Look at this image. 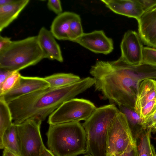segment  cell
<instances>
[{
	"label": "cell",
	"instance_id": "21",
	"mask_svg": "<svg viewBox=\"0 0 156 156\" xmlns=\"http://www.w3.org/2000/svg\"><path fill=\"white\" fill-rule=\"evenodd\" d=\"M151 128L144 130L140 134V142L137 146L138 156H156V152L151 140Z\"/></svg>",
	"mask_w": 156,
	"mask_h": 156
},
{
	"label": "cell",
	"instance_id": "7",
	"mask_svg": "<svg viewBox=\"0 0 156 156\" xmlns=\"http://www.w3.org/2000/svg\"><path fill=\"white\" fill-rule=\"evenodd\" d=\"M137 145L126 115L119 111L108 131L107 156L122 153L131 146Z\"/></svg>",
	"mask_w": 156,
	"mask_h": 156
},
{
	"label": "cell",
	"instance_id": "6",
	"mask_svg": "<svg viewBox=\"0 0 156 156\" xmlns=\"http://www.w3.org/2000/svg\"><path fill=\"white\" fill-rule=\"evenodd\" d=\"M97 108L87 99L73 98L64 102L49 116V125L86 121Z\"/></svg>",
	"mask_w": 156,
	"mask_h": 156
},
{
	"label": "cell",
	"instance_id": "24",
	"mask_svg": "<svg viewBox=\"0 0 156 156\" xmlns=\"http://www.w3.org/2000/svg\"><path fill=\"white\" fill-rule=\"evenodd\" d=\"M84 33L79 15L76 14L70 25V41L73 42Z\"/></svg>",
	"mask_w": 156,
	"mask_h": 156
},
{
	"label": "cell",
	"instance_id": "14",
	"mask_svg": "<svg viewBox=\"0 0 156 156\" xmlns=\"http://www.w3.org/2000/svg\"><path fill=\"white\" fill-rule=\"evenodd\" d=\"M37 36L45 58L62 62L63 58L60 47L50 31L43 27L40 29Z\"/></svg>",
	"mask_w": 156,
	"mask_h": 156
},
{
	"label": "cell",
	"instance_id": "32",
	"mask_svg": "<svg viewBox=\"0 0 156 156\" xmlns=\"http://www.w3.org/2000/svg\"><path fill=\"white\" fill-rule=\"evenodd\" d=\"M14 71L0 69V86Z\"/></svg>",
	"mask_w": 156,
	"mask_h": 156
},
{
	"label": "cell",
	"instance_id": "35",
	"mask_svg": "<svg viewBox=\"0 0 156 156\" xmlns=\"http://www.w3.org/2000/svg\"><path fill=\"white\" fill-rule=\"evenodd\" d=\"M15 0H0V6L6 5L13 2Z\"/></svg>",
	"mask_w": 156,
	"mask_h": 156
},
{
	"label": "cell",
	"instance_id": "15",
	"mask_svg": "<svg viewBox=\"0 0 156 156\" xmlns=\"http://www.w3.org/2000/svg\"><path fill=\"white\" fill-rule=\"evenodd\" d=\"M76 13L65 12L54 19L50 31L55 38L59 40L70 41V25Z\"/></svg>",
	"mask_w": 156,
	"mask_h": 156
},
{
	"label": "cell",
	"instance_id": "2",
	"mask_svg": "<svg viewBox=\"0 0 156 156\" xmlns=\"http://www.w3.org/2000/svg\"><path fill=\"white\" fill-rule=\"evenodd\" d=\"M90 73L95 80V90L101 92L104 99L134 110L136 79L121 57L113 61H97Z\"/></svg>",
	"mask_w": 156,
	"mask_h": 156
},
{
	"label": "cell",
	"instance_id": "39",
	"mask_svg": "<svg viewBox=\"0 0 156 156\" xmlns=\"http://www.w3.org/2000/svg\"><path fill=\"white\" fill-rule=\"evenodd\" d=\"M156 127V124L154 126L153 128H154V127Z\"/></svg>",
	"mask_w": 156,
	"mask_h": 156
},
{
	"label": "cell",
	"instance_id": "28",
	"mask_svg": "<svg viewBox=\"0 0 156 156\" xmlns=\"http://www.w3.org/2000/svg\"><path fill=\"white\" fill-rule=\"evenodd\" d=\"M110 156H138L137 145L131 146L122 153L112 154Z\"/></svg>",
	"mask_w": 156,
	"mask_h": 156
},
{
	"label": "cell",
	"instance_id": "4",
	"mask_svg": "<svg viewBox=\"0 0 156 156\" xmlns=\"http://www.w3.org/2000/svg\"><path fill=\"white\" fill-rule=\"evenodd\" d=\"M119 111L114 104L97 108L82 124L86 136L87 154L107 156L108 131Z\"/></svg>",
	"mask_w": 156,
	"mask_h": 156
},
{
	"label": "cell",
	"instance_id": "8",
	"mask_svg": "<svg viewBox=\"0 0 156 156\" xmlns=\"http://www.w3.org/2000/svg\"><path fill=\"white\" fill-rule=\"evenodd\" d=\"M42 122L37 118H34L16 124L22 156H40L44 145L40 132Z\"/></svg>",
	"mask_w": 156,
	"mask_h": 156
},
{
	"label": "cell",
	"instance_id": "1",
	"mask_svg": "<svg viewBox=\"0 0 156 156\" xmlns=\"http://www.w3.org/2000/svg\"><path fill=\"white\" fill-rule=\"evenodd\" d=\"M95 83L93 78L87 77L67 86L49 87L18 98L8 103L13 123L19 124L34 118L44 121L64 102L74 98Z\"/></svg>",
	"mask_w": 156,
	"mask_h": 156
},
{
	"label": "cell",
	"instance_id": "9",
	"mask_svg": "<svg viewBox=\"0 0 156 156\" xmlns=\"http://www.w3.org/2000/svg\"><path fill=\"white\" fill-rule=\"evenodd\" d=\"M135 31L129 30L124 34L120 44L121 57L126 62L133 65L141 63L144 47Z\"/></svg>",
	"mask_w": 156,
	"mask_h": 156
},
{
	"label": "cell",
	"instance_id": "17",
	"mask_svg": "<svg viewBox=\"0 0 156 156\" xmlns=\"http://www.w3.org/2000/svg\"><path fill=\"white\" fill-rule=\"evenodd\" d=\"M155 99L156 80L153 79L143 80L140 85L135 101L134 111L138 114L140 109L147 103Z\"/></svg>",
	"mask_w": 156,
	"mask_h": 156
},
{
	"label": "cell",
	"instance_id": "16",
	"mask_svg": "<svg viewBox=\"0 0 156 156\" xmlns=\"http://www.w3.org/2000/svg\"><path fill=\"white\" fill-rule=\"evenodd\" d=\"M29 2V0H15L10 4L0 6V32L18 17Z\"/></svg>",
	"mask_w": 156,
	"mask_h": 156
},
{
	"label": "cell",
	"instance_id": "27",
	"mask_svg": "<svg viewBox=\"0 0 156 156\" xmlns=\"http://www.w3.org/2000/svg\"><path fill=\"white\" fill-rule=\"evenodd\" d=\"M47 5L48 8L57 15L62 12L61 3L59 0H49Z\"/></svg>",
	"mask_w": 156,
	"mask_h": 156
},
{
	"label": "cell",
	"instance_id": "23",
	"mask_svg": "<svg viewBox=\"0 0 156 156\" xmlns=\"http://www.w3.org/2000/svg\"><path fill=\"white\" fill-rule=\"evenodd\" d=\"M19 71H14L0 86V96L14 89L18 84L21 76Z\"/></svg>",
	"mask_w": 156,
	"mask_h": 156
},
{
	"label": "cell",
	"instance_id": "37",
	"mask_svg": "<svg viewBox=\"0 0 156 156\" xmlns=\"http://www.w3.org/2000/svg\"><path fill=\"white\" fill-rule=\"evenodd\" d=\"M90 156V155H88V154H87L85 155H84V156Z\"/></svg>",
	"mask_w": 156,
	"mask_h": 156
},
{
	"label": "cell",
	"instance_id": "18",
	"mask_svg": "<svg viewBox=\"0 0 156 156\" xmlns=\"http://www.w3.org/2000/svg\"><path fill=\"white\" fill-rule=\"evenodd\" d=\"M0 148L8 150L21 155L20 142L16 124L13 123L5 131L0 143Z\"/></svg>",
	"mask_w": 156,
	"mask_h": 156
},
{
	"label": "cell",
	"instance_id": "20",
	"mask_svg": "<svg viewBox=\"0 0 156 156\" xmlns=\"http://www.w3.org/2000/svg\"><path fill=\"white\" fill-rule=\"evenodd\" d=\"M44 79L52 88L63 87L79 81L80 77L72 73H60L45 77Z\"/></svg>",
	"mask_w": 156,
	"mask_h": 156
},
{
	"label": "cell",
	"instance_id": "5",
	"mask_svg": "<svg viewBox=\"0 0 156 156\" xmlns=\"http://www.w3.org/2000/svg\"><path fill=\"white\" fill-rule=\"evenodd\" d=\"M45 58L37 36L12 41L0 51V69L19 71Z\"/></svg>",
	"mask_w": 156,
	"mask_h": 156
},
{
	"label": "cell",
	"instance_id": "31",
	"mask_svg": "<svg viewBox=\"0 0 156 156\" xmlns=\"http://www.w3.org/2000/svg\"><path fill=\"white\" fill-rule=\"evenodd\" d=\"M11 38L0 36V51L8 46L12 43Z\"/></svg>",
	"mask_w": 156,
	"mask_h": 156
},
{
	"label": "cell",
	"instance_id": "26",
	"mask_svg": "<svg viewBox=\"0 0 156 156\" xmlns=\"http://www.w3.org/2000/svg\"><path fill=\"white\" fill-rule=\"evenodd\" d=\"M156 111V99L147 103L140 109L139 115L143 119L148 118Z\"/></svg>",
	"mask_w": 156,
	"mask_h": 156
},
{
	"label": "cell",
	"instance_id": "36",
	"mask_svg": "<svg viewBox=\"0 0 156 156\" xmlns=\"http://www.w3.org/2000/svg\"><path fill=\"white\" fill-rule=\"evenodd\" d=\"M151 132L153 133H156V127L152 128Z\"/></svg>",
	"mask_w": 156,
	"mask_h": 156
},
{
	"label": "cell",
	"instance_id": "11",
	"mask_svg": "<svg viewBox=\"0 0 156 156\" xmlns=\"http://www.w3.org/2000/svg\"><path fill=\"white\" fill-rule=\"evenodd\" d=\"M50 87L44 78L21 76L17 85L2 95L8 103L22 96Z\"/></svg>",
	"mask_w": 156,
	"mask_h": 156
},
{
	"label": "cell",
	"instance_id": "19",
	"mask_svg": "<svg viewBox=\"0 0 156 156\" xmlns=\"http://www.w3.org/2000/svg\"><path fill=\"white\" fill-rule=\"evenodd\" d=\"M119 107V111L126 115L134 137L135 135L136 137L139 136L140 133L146 129L144 126V120L134 110L122 105Z\"/></svg>",
	"mask_w": 156,
	"mask_h": 156
},
{
	"label": "cell",
	"instance_id": "3",
	"mask_svg": "<svg viewBox=\"0 0 156 156\" xmlns=\"http://www.w3.org/2000/svg\"><path fill=\"white\" fill-rule=\"evenodd\" d=\"M46 135L48 147L55 156H77L87 153L86 134L79 122L49 125Z\"/></svg>",
	"mask_w": 156,
	"mask_h": 156
},
{
	"label": "cell",
	"instance_id": "38",
	"mask_svg": "<svg viewBox=\"0 0 156 156\" xmlns=\"http://www.w3.org/2000/svg\"><path fill=\"white\" fill-rule=\"evenodd\" d=\"M154 140H155V141H156V137H155L154 138Z\"/></svg>",
	"mask_w": 156,
	"mask_h": 156
},
{
	"label": "cell",
	"instance_id": "12",
	"mask_svg": "<svg viewBox=\"0 0 156 156\" xmlns=\"http://www.w3.org/2000/svg\"><path fill=\"white\" fill-rule=\"evenodd\" d=\"M137 20L141 41L145 45L156 48V6L144 12Z\"/></svg>",
	"mask_w": 156,
	"mask_h": 156
},
{
	"label": "cell",
	"instance_id": "30",
	"mask_svg": "<svg viewBox=\"0 0 156 156\" xmlns=\"http://www.w3.org/2000/svg\"><path fill=\"white\" fill-rule=\"evenodd\" d=\"M141 5L144 12L156 6V0H137Z\"/></svg>",
	"mask_w": 156,
	"mask_h": 156
},
{
	"label": "cell",
	"instance_id": "25",
	"mask_svg": "<svg viewBox=\"0 0 156 156\" xmlns=\"http://www.w3.org/2000/svg\"><path fill=\"white\" fill-rule=\"evenodd\" d=\"M141 63L156 67V48L144 47Z\"/></svg>",
	"mask_w": 156,
	"mask_h": 156
},
{
	"label": "cell",
	"instance_id": "22",
	"mask_svg": "<svg viewBox=\"0 0 156 156\" xmlns=\"http://www.w3.org/2000/svg\"><path fill=\"white\" fill-rule=\"evenodd\" d=\"M13 123L11 110L3 96H0V143L6 130Z\"/></svg>",
	"mask_w": 156,
	"mask_h": 156
},
{
	"label": "cell",
	"instance_id": "10",
	"mask_svg": "<svg viewBox=\"0 0 156 156\" xmlns=\"http://www.w3.org/2000/svg\"><path fill=\"white\" fill-rule=\"evenodd\" d=\"M73 42L96 53L107 55L114 49L112 40L107 37L102 30L83 33Z\"/></svg>",
	"mask_w": 156,
	"mask_h": 156
},
{
	"label": "cell",
	"instance_id": "34",
	"mask_svg": "<svg viewBox=\"0 0 156 156\" xmlns=\"http://www.w3.org/2000/svg\"><path fill=\"white\" fill-rule=\"evenodd\" d=\"M2 156H22L16 154L10 150L6 149H4Z\"/></svg>",
	"mask_w": 156,
	"mask_h": 156
},
{
	"label": "cell",
	"instance_id": "29",
	"mask_svg": "<svg viewBox=\"0 0 156 156\" xmlns=\"http://www.w3.org/2000/svg\"><path fill=\"white\" fill-rule=\"evenodd\" d=\"M156 124V111L144 120V126L146 128H153Z\"/></svg>",
	"mask_w": 156,
	"mask_h": 156
},
{
	"label": "cell",
	"instance_id": "13",
	"mask_svg": "<svg viewBox=\"0 0 156 156\" xmlns=\"http://www.w3.org/2000/svg\"><path fill=\"white\" fill-rule=\"evenodd\" d=\"M101 1L114 12L137 20L144 12L137 0H102Z\"/></svg>",
	"mask_w": 156,
	"mask_h": 156
},
{
	"label": "cell",
	"instance_id": "33",
	"mask_svg": "<svg viewBox=\"0 0 156 156\" xmlns=\"http://www.w3.org/2000/svg\"><path fill=\"white\" fill-rule=\"evenodd\" d=\"M40 156H55L47 148L44 144L41 147Z\"/></svg>",
	"mask_w": 156,
	"mask_h": 156
}]
</instances>
